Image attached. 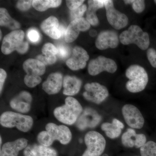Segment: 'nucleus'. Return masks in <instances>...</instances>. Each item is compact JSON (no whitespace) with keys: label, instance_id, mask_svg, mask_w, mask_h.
<instances>
[{"label":"nucleus","instance_id":"1","mask_svg":"<svg viewBox=\"0 0 156 156\" xmlns=\"http://www.w3.org/2000/svg\"><path fill=\"white\" fill-rule=\"evenodd\" d=\"M83 110L82 105L76 98L68 96L65 104L54 109L53 115L60 122L71 126L77 122Z\"/></svg>","mask_w":156,"mask_h":156},{"label":"nucleus","instance_id":"2","mask_svg":"<svg viewBox=\"0 0 156 156\" xmlns=\"http://www.w3.org/2000/svg\"><path fill=\"white\" fill-rule=\"evenodd\" d=\"M126 77L129 80L126 83V88L131 93H137L145 89L148 82V76L146 71L138 65L130 66L126 69Z\"/></svg>","mask_w":156,"mask_h":156},{"label":"nucleus","instance_id":"3","mask_svg":"<svg viewBox=\"0 0 156 156\" xmlns=\"http://www.w3.org/2000/svg\"><path fill=\"white\" fill-rule=\"evenodd\" d=\"M0 124L5 128H15L19 131L26 133L32 128L34 120L30 116L16 112L6 111L0 116Z\"/></svg>","mask_w":156,"mask_h":156},{"label":"nucleus","instance_id":"4","mask_svg":"<svg viewBox=\"0 0 156 156\" xmlns=\"http://www.w3.org/2000/svg\"><path fill=\"white\" fill-rule=\"evenodd\" d=\"M24 37V32L21 30L12 31L6 35L1 47L3 54L9 55L15 50L20 54H25L28 51L29 44L23 41Z\"/></svg>","mask_w":156,"mask_h":156},{"label":"nucleus","instance_id":"5","mask_svg":"<svg viewBox=\"0 0 156 156\" xmlns=\"http://www.w3.org/2000/svg\"><path fill=\"white\" fill-rule=\"evenodd\" d=\"M119 39L123 45L134 44L143 50H147L150 44L148 34L136 25H131L127 30L123 31L120 34Z\"/></svg>","mask_w":156,"mask_h":156},{"label":"nucleus","instance_id":"6","mask_svg":"<svg viewBox=\"0 0 156 156\" xmlns=\"http://www.w3.org/2000/svg\"><path fill=\"white\" fill-rule=\"evenodd\" d=\"M84 142L87 149L82 156H100L106 147L105 138L96 131L87 132L84 137Z\"/></svg>","mask_w":156,"mask_h":156},{"label":"nucleus","instance_id":"7","mask_svg":"<svg viewBox=\"0 0 156 156\" xmlns=\"http://www.w3.org/2000/svg\"><path fill=\"white\" fill-rule=\"evenodd\" d=\"M84 89L85 91L83 94L84 98L95 104H100L106 100L109 95L107 88L96 82L86 84Z\"/></svg>","mask_w":156,"mask_h":156},{"label":"nucleus","instance_id":"8","mask_svg":"<svg viewBox=\"0 0 156 156\" xmlns=\"http://www.w3.org/2000/svg\"><path fill=\"white\" fill-rule=\"evenodd\" d=\"M118 66L115 62L111 58L100 56L89 62L88 66V73L90 75H98L103 72L114 73Z\"/></svg>","mask_w":156,"mask_h":156},{"label":"nucleus","instance_id":"9","mask_svg":"<svg viewBox=\"0 0 156 156\" xmlns=\"http://www.w3.org/2000/svg\"><path fill=\"white\" fill-rule=\"evenodd\" d=\"M104 5L108 21L114 28L119 30L128 25L127 15L115 9L113 1L104 0Z\"/></svg>","mask_w":156,"mask_h":156},{"label":"nucleus","instance_id":"10","mask_svg":"<svg viewBox=\"0 0 156 156\" xmlns=\"http://www.w3.org/2000/svg\"><path fill=\"white\" fill-rule=\"evenodd\" d=\"M122 113L126 124L129 127L135 129H141L144 124L142 114L136 106L127 104L122 108Z\"/></svg>","mask_w":156,"mask_h":156},{"label":"nucleus","instance_id":"11","mask_svg":"<svg viewBox=\"0 0 156 156\" xmlns=\"http://www.w3.org/2000/svg\"><path fill=\"white\" fill-rule=\"evenodd\" d=\"M91 25L84 17L72 20L68 25L64 34L65 41L70 43L77 38L80 32L89 30Z\"/></svg>","mask_w":156,"mask_h":156},{"label":"nucleus","instance_id":"12","mask_svg":"<svg viewBox=\"0 0 156 156\" xmlns=\"http://www.w3.org/2000/svg\"><path fill=\"white\" fill-rule=\"evenodd\" d=\"M45 128L55 140L59 141L61 144L66 145L71 141L72 134L67 126L50 122L46 125Z\"/></svg>","mask_w":156,"mask_h":156},{"label":"nucleus","instance_id":"13","mask_svg":"<svg viewBox=\"0 0 156 156\" xmlns=\"http://www.w3.org/2000/svg\"><path fill=\"white\" fill-rule=\"evenodd\" d=\"M119 37L113 30H105L101 31L95 40V45L98 50H103L108 48L115 49L119 44Z\"/></svg>","mask_w":156,"mask_h":156},{"label":"nucleus","instance_id":"14","mask_svg":"<svg viewBox=\"0 0 156 156\" xmlns=\"http://www.w3.org/2000/svg\"><path fill=\"white\" fill-rule=\"evenodd\" d=\"M41 28L46 34L55 40L60 38L65 33L63 26L60 25L58 20L54 16H50L42 22Z\"/></svg>","mask_w":156,"mask_h":156},{"label":"nucleus","instance_id":"15","mask_svg":"<svg viewBox=\"0 0 156 156\" xmlns=\"http://www.w3.org/2000/svg\"><path fill=\"white\" fill-rule=\"evenodd\" d=\"M89 58V54L86 50L76 46L73 49L71 57L66 61V65L73 71L83 69L87 66Z\"/></svg>","mask_w":156,"mask_h":156},{"label":"nucleus","instance_id":"16","mask_svg":"<svg viewBox=\"0 0 156 156\" xmlns=\"http://www.w3.org/2000/svg\"><path fill=\"white\" fill-rule=\"evenodd\" d=\"M32 100V96L30 93L23 91L13 98L9 104L13 110L23 114L30 111Z\"/></svg>","mask_w":156,"mask_h":156},{"label":"nucleus","instance_id":"17","mask_svg":"<svg viewBox=\"0 0 156 156\" xmlns=\"http://www.w3.org/2000/svg\"><path fill=\"white\" fill-rule=\"evenodd\" d=\"M63 78L61 73H52L42 84V88L47 94L55 95L58 93L63 85Z\"/></svg>","mask_w":156,"mask_h":156},{"label":"nucleus","instance_id":"18","mask_svg":"<svg viewBox=\"0 0 156 156\" xmlns=\"http://www.w3.org/2000/svg\"><path fill=\"white\" fill-rule=\"evenodd\" d=\"M28 142L27 139L23 137L6 142L1 148L0 156H17L20 151L27 147Z\"/></svg>","mask_w":156,"mask_h":156},{"label":"nucleus","instance_id":"19","mask_svg":"<svg viewBox=\"0 0 156 156\" xmlns=\"http://www.w3.org/2000/svg\"><path fill=\"white\" fill-rule=\"evenodd\" d=\"M43 54L38 55L36 59L41 61L46 65H50L55 63L57 60L56 55H58V50L51 43H46L42 49Z\"/></svg>","mask_w":156,"mask_h":156},{"label":"nucleus","instance_id":"20","mask_svg":"<svg viewBox=\"0 0 156 156\" xmlns=\"http://www.w3.org/2000/svg\"><path fill=\"white\" fill-rule=\"evenodd\" d=\"M82 85L80 79L75 76H66L63 78V94L68 96L76 95L80 92Z\"/></svg>","mask_w":156,"mask_h":156},{"label":"nucleus","instance_id":"21","mask_svg":"<svg viewBox=\"0 0 156 156\" xmlns=\"http://www.w3.org/2000/svg\"><path fill=\"white\" fill-rule=\"evenodd\" d=\"M23 154V156H57V151L54 149L40 144L27 146Z\"/></svg>","mask_w":156,"mask_h":156},{"label":"nucleus","instance_id":"22","mask_svg":"<svg viewBox=\"0 0 156 156\" xmlns=\"http://www.w3.org/2000/svg\"><path fill=\"white\" fill-rule=\"evenodd\" d=\"M88 2L89 7L86 12V19L90 25L97 26L99 21L96 15V11L105 7L104 0H90Z\"/></svg>","mask_w":156,"mask_h":156},{"label":"nucleus","instance_id":"23","mask_svg":"<svg viewBox=\"0 0 156 156\" xmlns=\"http://www.w3.org/2000/svg\"><path fill=\"white\" fill-rule=\"evenodd\" d=\"M23 69L29 75L41 76L46 72V66L37 59L29 58L23 64Z\"/></svg>","mask_w":156,"mask_h":156},{"label":"nucleus","instance_id":"24","mask_svg":"<svg viewBox=\"0 0 156 156\" xmlns=\"http://www.w3.org/2000/svg\"><path fill=\"white\" fill-rule=\"evenodd\" d=\"M0 25L13 31L18 30L20 28L19 23L12 18L7 9L5 8L0 9Z\"/></svg>","mask_w":156,"mask_h":156},{"label":"nucleus","instance_id":"25","mask_svg":"<svg viewBox=\"0 0 156 156\" xmlns=\"http://www.w3.org/2000/svg\"><path fill=\"white\" fill-rule=\"evenodd\" d=\"M62 2V1L57 0H34L32 6L37 11L43 12L50 8H57L61 5Z\"/></svg>","mask_w":156,"mask_h":156},{"label":"nucleus","instance_id":"26","mask_svg":"<svg viewBox=\"0 0 156 156\" xmlns=\"http://www.w3.org/2000/svg\"><path fill=\"white\" fill-rule=\"evenodd\" d=\"M101 129L105 132L106 136L111 139H115L119 137L122 131V129L112 122L103 123L101 125Z\"/></svg>","mask_w":156,"mask_h":156},{"label":"nucleus","instance_id":"27","mask_svg":"<svg viewBox=\"0 0 156 156\" xmlns=\"http://www.w3.org/2000/svg\"><path fill=\"white\" fill-rule=\"evenodd\" d=\"M136 131L132 128H128L122 136V144L125 147L132 148L134 147V140L132 139L136 136Z\"/></svg>","mask_w":156,"mask_h":156},{"label":"nucleus","instance_id":"28","mask_svg":"<svg viewBox=\"0 0 156 156\" xmlns=\"http://www.w3.org/2000/svg\"><path fill=\"white\" fill-rule=\"evenodd\" d=\"M37 139L39 144L48 147H50L55 141L50 133L46 130L41 131L38 134Z\"/></svg>","mask_w":156,"mask_h":156},{"label":"nucleus","instance_id":"29","mask_svg":"<svg viewBox=\"0 0 156 156\" xmlns=\"http://www.w3.org/2000/svg\"><path fill=\"white\" fill-rule=\"evenodd\" d=\"M141 156H156V143L149 141L140 148Z\"/></svg>","mask_w":156,"mask_h":156},{"label":"nucleus","instance_id":"30","mask_svg":"<svg viewBox=\"0 0 156 156\" xmlns=\"http://www.w3.org/2000/svg\"><path fill=\"white\" fill-rule=\"evenodd\" d=\"M124 2L126 5H132L133 10L138 14L142 13L145 9V2L143 0H125Z\"/></svg>","mask_w":156,"mask_h":156},{"label":"nucleus","instance_id":"31","mask_svg":"<svg viewBox=\"0 0 156 156\" xmlns=\"http://www.w3.org/2000/svg\"><path fill=\"white\" fill-rule=\"evenodd\" d=\"M41 82L42 79L40 76L26 74L24 78V83L29 88H34Z\"/></svg>","mask_w":156,"mask_h":156},{"label":"nucleus","instance_id":"32","mask_svg":"<svg viewBox=\"0 0 156 156\" xmlns=\"http://www.w3.org/2000/svg\"><path fill=\"white\" fill-rule=\"evenodd\" d=\"M87 5L83 4L77 9L71 11L70 12V16L72 21L83 17L85 12H87Z\"/></svg>","mask_w":156,"mask_h":156},{"label":"nucleus","instance_id":"33","mask_svg":"<svg viewBox=\"0 0 156 156\" xmlns=\"http://www.w3.org/2000/svg\"><path fill=\"white\" fill-rule=\"evenodd\" d=\"M146 137L143 134H136L134 137V147L136 148H141L146 143Z\"/></svg>","mask_w":156,"mask_h":156},{"label":"nucleus","instance_id":"34","mask_svg":"<svg viewBox=\"0 0 156 156\" xmlns=\"http://www.w3.org/2000/svg\"><path fill=\"white\" fill-rule=\"evenodd\" d=\"M147 56L151 66L156 68V50L153 48H149L147 52Z\"/></svg>","mask_w":156,"mask_h":156},{"label":"nucleus","instance_id":"35","mask_svg":"<svg viewBox=\"0 0 156 156\" xmlns=\"http://www.w3.org/2000/svg\"><path fill=\"white\" fill-rule=\"evenodd\" d=\"M33 1H19L16 4V7L20 11H28L32 5Z\"/></svg>","mask_w":156,"mask_h":156},{"label":"nucleus","instance_id":"36","mask_svg":"<svg viewBox=\"0 0 156 156\" xmlns=\"http://www.w3.org/2000/svg\"><path fill=\"white\" fill-rule=\"evenodd\" d=\"M27 37L32 43H37L40 41V35L37 30L35 29H30L27 34Z\"/></svg>","mask_w":156,"mask_h":156},{"label":"nucleus","instance_id":"37","mask_svg":"<svg viewBox=\"0 0 156 156\" xmlns=\"http://www.w3.org/2000/svg\"><path fill=\"white\" fill-rule=\"evenodd\" d=\"M85 1H78V0H70L66 1V5L70 11L75 10L82 5Z\"/></svg>","mask_w":156,"mask_h":156},{"label":"nucleus","instance_id":"38","mask_svg":"<svg viewBox=\"0 0 156 156\" xmlns=\"http://www.w3.org/2000/svg\"><path fill=\"white\" fill-rule=\"evenodd\" d=\"M58 55L60 58H67L69 55V50L67 48L64 46H58Z\"/></svg>","mask_w":156,"mask_h":156},{"label":"nucleus","instance_id":"39","mask_svg":"<svg viewBox=\"0 0 156 156\" xmlns=\"http://www.w3.org/2000/svg\"><path fill=\"white\" fill-rule=\"evenodd\" d=\"M7 76V73L5 71L2 69H0V92H1V94L2 91L3 87H4Z\"/></svg>","mask_w":156,"mask_h":156},{"label":"nucleus","instance_id":"40","mask_svg":"<svg viewBox=\"0 0 156 156\" xmlns=\"http://www.w3.org/2000/svg\"><path fill=\"white\" fill-rule=\"evenodd\" d=\"M112 122L114 123L115 126L121 128V129H122L124 128V124L121 121L116 119H114L112 121Z\"/></svg>","mask_w":156,"mask_h":156},{"label":"nucleus","instance_id":"41","mask_svg":"<svg viewBox=\"0 0 156 156\" xmlns=\"http://www.w3.org/2000/svg\"><path fill=\"white\" fill-rule=\"evenodd\" d=\"M89 35L92 37H95L97 34V32L95 29H92L89 31Z\"/></svg>","mask_w":156,"mask_h":156},{"label":"nucleus","instance_id":"42","mask_svg":"<svg viewBox=\"0 0 156 156\" xmlns=\"http://www.w3.org/2000/svg\"><path fill=\"white\" fill-rule=\"evenodd\" d=\"M2 136L0 137V145L2 146Z\"/></svg>","mask_w":156,"mask_h":156},{"label":"nucleus","instance_id":"43","mask_svg":"<svg viewBox=\"0 0 156 156\" xmlns=\"http://www.w3.org/2000/svg\"><path fill=\"white\" fill-rule=\"evenodd\" d=\"M0 32H1V33H0V34H1V37H0V39H1V40H2V31H0Z\"/></svg>","mask_w":156,"mask_h":156},{"label":"nucleus","instance_id":"44","mask_svg":"<svg viewBox=\"0 0 156 156\" xmlns=\"http://www.w3.org/2000/svg\"><path fill=\"white\" fill-rule=\"evenodd\" d=\"M108 156V155L106 154H104L103 156Z\"/></svg>","mask_w":156,"mask_h":156},{"label":"nucleus","instance_id":"45","mask_svg":"<svg viewBox=\"0 0 156 156\" xmlns=\"http://www.w3.org/2000/svg\"><path fill=\"white\" fill-rule=\"evenodd\" d=\"M154 2L155 4L156 5V0H155V1H154Z\"/></svg>","mask_w":156,"mask_h":156}]
</instances>
